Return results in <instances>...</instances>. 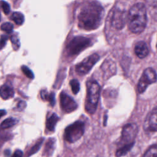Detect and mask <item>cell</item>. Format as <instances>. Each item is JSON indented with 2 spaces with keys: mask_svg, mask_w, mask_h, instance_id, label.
Listing matches in <instances>:
<instances>
[{
  "mask_svg": "<svg viewBox=\"0 0 157 157\" xmlns=\"http://www.w3.org/2000/svg\"><path fill=\"white\" fill-rule=\"evenodd\" d=\"M156 80V74L153 68L148 67L144 71L137 85V90L139 93L145 91L147 86Z\"/></svg>",
  "mask_w": 157,
  "mask_h": 157,
  "instance_id": "cell-7",
  "label": "cell"
},
{
  "mask_svg": "<svg viewBox=\"0 0 157 157\" xmlns=\"http://www.w3.org/2000/svg\"><path fill=\"white\" fill-rule=\"evenodd\" d=\"M103 17L104 10L100 4L95 2H87L78 12V26L87 31L96 29L101 25Z\"/></svg>",
  "mask_w": 157,
  "mask_h": 157,
  "instance_id": "cell-1",
  "label": "cell"
},
{
  "mask_svg": "<svg viewBox=\"0 0 157 157\" xmlns=\"http://www.w3.org/2000/svg\"><path fill=\"white\" fill-rule=\"evenodd\" d=\"M142 157H157V146L154 144L151 146L144 154Z\"/></svg>",
  "mask_w": 157,
  "mask_h": 157,
  "instance_id": "cell-19",
  "label": "cell"
},
{
  "mask_svg": "<svg viewBox=\"0 0 157 157\" xmlns=\"http://www.w3.org/2000/svg\"><path fill=\"white\" fill-rule=\"evenodd\" d=\"M134 52L136 55L139 58H144L148 55L149 53V50L145 42L143 41H140L136 44Z\"/></svg>",
  "mask_w": 157,
  "mask_h": 157,
  "instance_id": "cell-12",
  "label": "cell"
},
{
  "mask_svg": "<svg viewBox=\"0 0 157 157\" xmlns=\"http://www.w3.org/2000/svg\"><path fill=\"white\" fill-rule=\"evenodd\" d=\"M21 71H23V74L28 78H34V74L33 72L26 66H23L21 67Z\"/></svg>",
  "mask_w": 157,
  "mask_h": 157,
  "instance_id": "cell-24",
  "label": "cell"
},
{
  "mask_svg": "<svg viewBox=\"0 0 157 157\" xmlns=\"http://www.w3.org/2000/svg\"><path fill=\"white\" fill-rule=\"evenodd\" d=\"M40 96L41 98L45 100V101H48L51 105L53 106L55 103V94L53 93H51L48 94L46 91H42L40 93Z\"/></svg>",
  "mask_w": 157,
  "mask_h": 157,
  "instance_id": "cell-17",
  "label": "cell"
},
{
  "mask_svg": "<svg viewBox=\"0 0 157 157\" xmlns=\"http://www.w3.org/2000/svg\"><path fill=\"white\" fill-rule=\"evenodd\" d=\"M134 144H130L120 147L116 151L115 155L117 157H121L124 156L134 146Z\"/></svg>",
  "mask_w": 157,
  "mask_h": 157,
  "instance_id": "cell-16",
  "label": "cell"
},
{
  "mask_svg": "<svg viewBox=\"0 0 157 157\" xmlns=\"http://www.w3.org/2000/svg\"><path fill=\"white\" fill-rule=\"evenodd\" d=\"M85 131V123L77 121L67 126L64 130V139L66 141L73 143L79 140Z\"/></svg>",
  "mask_w": 157,
  "mask_h": 157,
  "instance_id": "cell-4",
  "label": "cell"
},
{
  "mask_svg": "<svg viewBox=\"0 0 157 157\" xmlns=\"http://www.w3.org/2000/svg\"><path fill=\"white\" fill-rule=\"evenodd\" d=\"M11 18L18 25H22L25 20L24 15L21 12H13Z\"/></svg>",
  "mask_w": 157,
  "mask_h": 157,
  "instance_id": "cell-18",
  "label": "cell"
},
{
  "mask_svg": "<svg viewBox=\"0 0 157 157\" xmlns=\"http://www.w3.org/2000/svg\"><path fill=\"white\" fill-rule=\"evenodd\" d=\"M23 156V151L20 150H17L13 153L12 157H22Z\"/></svg>",
  "mask_w": 157,
  "mask_h": 157,
  "instance_id": "cell-28",
  "label": "cell"
},
{
  "mask_svg": "<svg viewBox=\"0 0 157 157\" xmlns=\"http://www.w3.org/2000/svg\"><path fill=\"white\" fill-rule=\"evenodd\" d=\"M137 131L138 127L135 123H128L124 126L119 141L120 147L134 144V140L137 134Z\"/></svg>",
  "mask_w": 157,
  "mask_h": 157,
  "instance_id": "cell-6",
  "label": "cell"
},
{
  "mask_svg": "<svg viewBox=\"0 0 157 157\" xmlns=\"http://www.w3.org/2000/svg\"><path fill=\"white\" fill-rule=\"evenodd\" d=\"M6 114V111L5 110L3 109H1L0 110V118L4 115H5Z\"/></svg>",
  "mask_w": 157,
  "mask_h": 157,
  "instance_id": "cell-30",
  "label": "cell"
},
{
  "mask_svg": "<svg viewBox=\"0 0 157 157\" xmlns=\"http://www.w3.org/2000/svg\"><path fill=\"white\" fill-rule=\"evenodd\" d=\"M0 20H1V14H0Z\"/></svg>",
  "mask_w": 157,
  "mask_h": 157,
  "instance_id": "cell-31",
  "label": "cell"
},
{
  "mask_svg": "<svg viewBox=\"0 0 157 157\" xmlns=\"http://www.w3.org/2000/svg\"><path fill=\"white\" fill-rule=\"evenodd\" d=\"M13 26L12 23H11L10 22L4 23L1 26V29L2 31H5L8 33H11L13 30Z\"/></svg>",
  "mask_w": 157,
  "mask_h": 157,
  "instance_id": "cell-23",
  "label": "cell"
},
{
  "mask_svg": "<svg viewBox=\"0 0 157 157\" xmlns=\"http://www.w3.org/2000/svg\"><path fill=\"white\" fill-rule=\"evenodd\" d=\"M1 39L0 40V48H2V47H4V45H6V40L7 39H8L7 37L5 35L4 36H1Z\"/></svg>",
  "mask_w": 157,
  "mask_h": 157,
  "instance_id": "cell-27",
  "label": "cell"
},
{
  "mask_svg": "<svg viewBox=\"0 0 157 157\" xmlns=\"http://www.w3.org/2000/svg\"><path fill=\"white\" fill-rule=\"evenodd\" d=\"M91 40L88 37L77 36L74 37L66 47V51L69 56H75L90 45Z\"/></svg>",
  "mask_w": 157,
  "mask_h": 157,
  "instance_id": "cell-5",
  "label": "cell"
},
{
  "mask_svg": "<svg viewBox=\"0 0 157 157\" xmlns=\"http://www.w3.org/2000/svg\"><path fill=\"white\" fill-rule=\"evenodd\" d=\"M43 139H41L40 140H39V141H38L32 148L29 151V153H28V157H29V156L33 155L34 153H36L40 148V147H41L42 145V144L43 142Z\"/></svg>",
  "mask_w": 157,
  "mask_h": 157,
  "instance_id": "cell-22",
  "label": "cell"
},
{
  "mask_svg": "<svg viewBox=\"0 0 157 157\" xmlns=\"http://www.w3.org/2000/svg\"><path fill=\"white\" fill-rule=\"evenodd\" d=\"M147 10L143 3L134 4L127 14V21L129 29L133 33H142L147 25Z\"/></svg>",
  "mask_w": 157,
  "mask_h": 157,
  "instance_id": "cell-2",
  "label": "cell"
},
{
  "mask_svg": "<svg viewBox=\"0 0 157 157\" xmlns=\"http://www.w3.org/2000/svg\"><path fill=\"white\" fill-rule=\"evenodd\" d=\"M157 109L155 107L147 116L144 122V129L147 132H155L157 129Z\"/></svg>",
  "mask_w": 157,
  "mask_h": 157,
  "instance_id": "cell-11",
  "label": "cell"
},
{
  "mask_svg": "<svg viewBox=\"0 0 157 157\" xmlns=\"http://www.w3.org/2000/svg\"><path fill=\"white\" fill-rule=\"evenodd\" d=\"M26 107V102L24 101H20L18 104V108L20 110H21L25 109Z\"/></svg>",
  "mask_w": 157,
  "mask_h": 157,
  "instance_id": "cell-29",
  "label": "cell"
},
{
  "mask_svg": "<svg viewBox=\"0 0 157 157\" xmlns=\"http://www.w3.org/2000/svg\"><path fill=\"white\" fill-rule=\"evenodd\" d=\"M100 86L96 81H91L89 83L85 101V110L90 114L94 113L96 110L100 95Z\"/></svg>",
  "mask_w": 157,
  "mask_h": 157,
  "instance_id": "cell-3",
  "label": "cell"
},
{
  "mask_svg": "<svg viewBox=\"0 0 157 157\" xmlns=\"http://www.w3.org/2000/svg\"><path fill=\"white\" fill-rule=\"evenodd\" d=\"M10 40L14 50H17L20 47V40L18 38L15 36H12L10 38Z\"/></svg>",
  "mask_w": 157,
  "mask_h": 157,
  "instance_id": "cell-25",
  "label": "cell"
},
{
  "mask_svg": "<svg viewBox=\"0 0 157 157\" xmlns=\"http://www.w3.org/2000/svg\"><path fill=\"white\" fill-rule=\"evenodd\" d=\"M55 148V139L53 138L49 139L45 146L44 150V155L47 156H50L53 154Z\"/></svg>",
  "mask_w": 157,
  "mask_h": 157,
  "instance_id": "cell-15",
  "label": "cell"
},
{
  "mask_svg": "<svg viewBox=\"0 0 157 157\" xmlns=\"http://www.w3.org/2000/svg\"><path fill=\"white\" fill-rule=\"evenodd\" d=\"M99 59V56L96 53L92 54L88 56L81 63L77 64L75 67V71L77 74L80 75L86 74Z\"/></svg>",
  "mask_w": 157,
  "mask_h": 157,
  "instance_id": "cell-8",
  "label": "cell"
},
{
  "mask_svg": "<svg viewBox=\"0 0 157 157\" xmlns=\"http://www.w3.org/2000/svg\"><path fill=\"white\" fill-rule=\"evenodd\" d=\"M58 120H59V117L56 113H53L52 114H51L47 118V121H46L47 129L49 131H51V132L54 131L55 129V126Z\"/></svg>",
  "mask_w": 157,
  "mask_h": 157,
  "instance_id": "cell-13",
  "label": "cell"
},
{
  "mask_svg": "<svg viewBox=\"0 0 157 157\" xmlns=\"http://www.w3.org/2000/svg\"><path fill=\"white\" fill-rule=\"evenodd\" d=\"M16 123H17L16 120L10 117V118H8L4 120L2 122L1 126L3 129H6V128H9L10 127L13 126V125H15L16 124Z\"/></svg>",
  "mask_w": 157,
  "mask_h": 157,
  "instance_id": "cell-20",
  "label": "cell"
},
{
  "mask_svg": "<svg viewBox=\"0 0 157 157\" xmlns=\"http://www.w3.org/2000/svg\"><path fill=\"white\" fill-rule=\"evenodd\" d=\"M127 21V13L120 9L114 10L112 17V24L118 29H122Z\"/></svg>",
  "mask_w": 157,
  "mask_h": 157,
  "instance_id": "cell-10",
  "label": "cell"
},
{
  "mask_svg": "<svg viewBox=\"0 0 157 157\" xmlns=\"http://www.w3.org/2000/svg\"><path fill=\"white\" fill-rule=\"evenodd\" d=\"M14 91L13 89L7 85H3L0 88V96L3 99H7L13 96Z\"/></svg>",
  "mask_w": 157,
  "mask_h": 157,
  "instance_id": "cell-14",
  "label": "cell"
},
{
  "mask_svg": "<svg viewBox=\"0 0 157 157\" xmlns=\"http://www.w3.org/2000/svg\"><path fill=\"white\" fill-rule=\"evenodd\" d=\"M60 105L63 111L66 113H71L74 111L77 107L75 101L63 91L60 94Z\"/></svg>",
  "mask_w": 157,
  "mask_h": 157,
  "instance_id": "cell-9",
  "label": "cell"
},
{
  "mask_svg": "<svg viewBox=\"0 0 157 157\" xmlns=\"http://www.w3.org/2000/svg\"><path fill=\"white\" fill-rule=\"evenodd\" d=\"M1 7H2V9L4 13L6 15H7L10 12V10L9 4L7 2H6V1H2L1 2Z\"/></svg>",
  "mask_w": 157,
  "mask_h": 157,
  "instance_id": "cell-26",
  "label": "cell"
},
{
  "mask_svg": "<svg viewBox=\"0 0 157 157\" xmlns=\"http://www.w3.org/2000/svg\"><path fill=\"white\" fill-rule=\"evenodd\" d=\"M70 85L72 91V93L75 94H77L80 90V83L77 79H72L70 82Z\"/></svg>",
  "mask_w": 157,
  "mask_h": 157,
  "instance_id": "cell-21",
  "label": "cell"
}]
</instances>
